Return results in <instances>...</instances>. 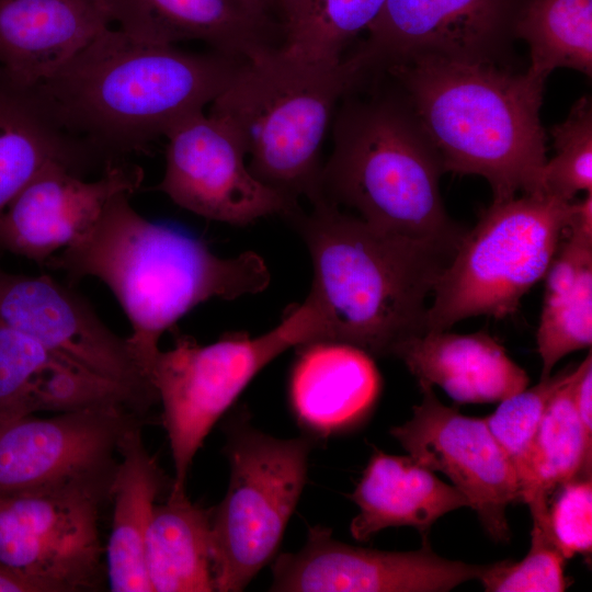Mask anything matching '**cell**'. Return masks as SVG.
<instances>
[{"instance_id": "cell-1", "label": "cell", "mask_w": 592, "mask_h": 592, "mask_svg": "<svg viewBox=\"0 0 592 592\" xmlns=\"http://www.w3.org/2000/svg\"><path fill=\"white\" fill-rule=\"evenodd\" d=\"M248 60L107 27L39 84L64 128L106 166L204 111Z\"/></svg>"}, {"instance_id": "cell-2", "label": "cell", "mask_w": 592, "mask_h": 592, "mask_svg": "<svg viewBox=\"0 0 592 592\" xmlns=\"http://www.w3.org/2000/svg\"><path fill=\"white\" fill-rule=\"evenodd\" d=\"M130 196H114L89 231L45 264L109 287L132 326L130 352L151 382L159 340L181 317L210 298L259 293L270 273L254 252L223 259L202 240L146 219Z\"/></svg>"}, {"instance_id": "cell-3", "label": "cell", "mask_w": 592, "mask_h": 592, "mask_svg": "<svg viewBox=\"0 0 592 592\" xmlns=\"http://www.w3.org/2000/svg\"><path fill=\"white\" fill-rule=\"evenodd\" d=\"M379 75L394 79L445 172L485 178L493 201L542 192L544 79L436 55L410 57Z\"/></svg>"}, {"instance_id": "cell-4", "label": "cell", "mask_w": 592, "mask_h": 592, "mask_svg": "<svg viewBox=\"0 0 592 592\" xmlns=\"http://www.w3.org/2000/svg\"><path fill=\"white\" fill-rule=\"evenodd\" d=\"M310 204L286 219L311 255L307 298L323 318L325 341L387 356L426 332L428 298L455 252L378 230L326 200Z\"/></svg>"}, {"instance_id": "cell-5", "label": "cell", "mask_w": 592, "mask_h": 592, "mask_svg": "<svg viewBox=\"0 0 592 592\" xmlns=\"http://www.w3.org/2000/svg\"><path fill=\"white\" fill-rule=\"evenodd\" d=\"M371 92L351 89L337 107L319 198L354 209L378 230L456 252L467 230L443 204L436 149L398 87Z\"/></svg>"}, {"instance_id": "cell-6", "label": "cell", "mask_w": 592, "mask_h": 592, "mask_svg": "<svg viewBox=\"0 0 592 592\" xmlns=\"http://www.w3.org/2000/svg\"><path fill=\"white\" fill-rule=\"evenodd\" d=\"M362 79L348 56L300 61L278 48L246 62L209 107L240 137L248 168L293 204L320 197V152L342 98Z\"/></svg>"}, {"instance_id": "cell-7", "label": "cell", "mask_w": 592, "mask_h": 592, "mask_svg": "<svg viewBox=\"0 0 592 592\" xmlns=\"http://www.w3.org/2000/svg\"><path fill=\"white\" fill-rule=\"evenodd\" d=\"M570 204L543 192L493 201L437 277L426 331L448 330L470 317L514 314L546 275Z\"/></svg>"}, {"instance_id": "cell-8", "label": "cell", "mask_w": 592, "mask_h": 592, "mask_svg": "<svg viewBox=\"0 0 592 592\" xmlns=\"http://www.w3.org/2000/svg\"><path fill=\"white\" fill-rule=\"evenodd\" d=\"M325 335L323 318L306 298L289 307L281 323L262 335L232 333L201 345L179 334L172 349L160 351L151 383L162 405L174 466L170 492H185L195 454L250 380L287 349L325 341Z\"/></svg>"}, {"instance_id": "cell-9", "label": "cell", "mask_w": 592, "mask_h": 592, "mask_svg": "<svg viewBox=\"0 0 592 592\" xmlns=\"http://www.w3.org/2000/svg\"><path fill=\"white\" fill-rule=\"evenodd\" d=\"M307 437L275 439L234 425L227 443L230 480L210 510L215 591H241L274 557L306 483Z\"/></svg>"}, {"instance_id": "cell-10", "label": "cell", "mask_w": 592, "mask_h": 592, "mask_svg": "<svg viewBox=\"0 0 592 592\" xmlns=\"http://www.w3.org/2000/svg\"><path fill=\"white\" fill-rule=\"evenodd\" d=\"M111 481L0 493V565L42 592L99 590L106 572L99 520Z\"/></svg>"}, {"instance_id": "cell-11", "label": "cell", "mask_w": 592, "mask_h": 592, "mask_svg": "<svg viewBox=\"0 0 592 592\" xmlns=\"http://www.w3.org/2000/svg\"><path fill=\"white\" fill-rule=\"evenodd\" d=\"M164 137L166 169L156 190L178 206L231 225L269 215L287 218L300 207L253 177L240 137L225 121L195 112Z\"/></svg>"}, {"instance_id": "cell-12", "label": "cell", "mask_w": 592, "mask_h": 592, "mask_svg": "<svg viewBox=\"0 0 592 592\" xmlns=\"http://www.w3.org/2000/svg\"><path fill=\"white\" fill-rule=\"evenodd\" d=\"M422 399L412 417L390 430L409 456L447 476L467 499L487 534L508 543L509 504L522 501L512 462L490 432L485 418L467 417L436 397L433 386L419 383Z\"/></svg>"}, {"instance_id": "cell-13", "label": "cell", "mask_w": 592, "mask_h": 592, "mask_svg": "<svg viewBox=\"0 0 592 592\" xmlns=\"http://www.w3.org/2000/svg\"><path fill=\"white\" fill-rule=\"evenodd\" d=\"M523 0H386L349 56L363 76L418 55L498 64Z\"/></svg>"}, {"instance_id": "cell-14", "label": "cell", "mask_w": 592, "mask_h": 592, "mask_svg": "<svg viewBox=\"0 0 592 592\" xmlns=\"http://www.w3.org/2000/svg\"><path fill=\"white\" fill-rule=\"evenodd\" d=\"M0 320L124 389L141 415L158 401L126 339L111 331L84 298L50 276L0 267Z\"/></svg>"}, {"instance_id": "cell-15", "label": "cell", "mask_w": 592, "mask_h": 592, "mask_svg": "<svg viewBox=\"0 0 592 592\" xmlns=\"http://www.w3.org/2000/svg\"><path fill=\"white\" fill-rule=\"evenodd\" d=\"M141 417L123 406L26 415L0 424V493L66 481H111L118 444Z\"/></svg>"}, {"instance_id": "cell-16", "label": "cell", "mask_w": 592, "mask_h": 592, "mask_svg": "<svg viewBox=\"0 0 592 592\" xmlns=\"http://www.w3.org/2000/svg\"><path fill=\"white\" fill-rule=\"evenodd\" d=\"M486 565L446 559L426 542L418 550L383 551L335 539L323 526L309 528L296 553L272 566V591L285 592H447L478 580Z\"/></svg>"}, {"instance_id": "cell-17", "label": "cell", "mask_w": 592, "mask_h": 592, "mask_svg": "<svg viewBox=\"0 0 592 592\" xmlns=\"http://www.w3.org/2000/svg\"><path fill=\"white\" fill-rule=\"evenodd\" d=\"M143 181L144 170L125 161L106 164L91 181L50 162L0 214V248L46 263L89 231L114 196L133 195Z\"/></svg>"}, {"instance_id": "cell-18", "label": "cell", "mask_w": 592, "mask_h": 592, "mask_svg": "<svg viewBox=\"0 0 592 592\" xmlns=\"http://www.w3.org/2000/svg\"><path fill=\"white\" fill-rule=\"evenodd\" d=\"M118 29L139 41H198L253 59L281 45L276 20L251 0H104Z\"/></svg>"}, {"instance_id": "cell-19", "label": "cell", "mask_w": 592, "mask_h": 592, "mask_svg": "<svg viewBox=\"0 0 592 592\" xmlns=\"http://www.w3.org/2000/svg\"><path fill=\"white\" fill-rule=\"evenodd\" d=\"M122 388L0 320V424L37 411L121 405Z\"/></svg>"}, {"instance_id": "cell-20", "label": "cell", "mask_w": 592, "mask_h": 592, "mask_svg": "<svg viewBox=\"0 0 592 592\" xmlns=\"http://www.w3.org/2000/svg\"><path fill=\"white\" fill-rule=\"evenodd\" d=\"M111 23L104 0H0V66L41 83Z\"/></svg>"}, {"instance_id": "cell-21", "label": "cell", "mask_w": 592, "mask_h": 592, "mask_svg": "<svg viewBox=\"0 0 592 592\" xmlns=\"http://www.w3.org/2000/svg\"><path fill=\"white\" fill-rule=\"evenodd\" d=\"M50 162L83 177L103 163L64 128L39 83L24 82L0 66V214Z\"/></svg>"}, {"instance_id": "cell-22", "label": "cell", "mask_w": 592, "mask_h": 592, "mask_svg": "<svg viewBox=\"0 0 592 592\" xmlns=\"http://www.w3.org/2000/svg\"><path fill=\"white\" fill-rule=\"evenodd\" d=\"M392 355L419 383L441 387L458 403L500 402L530 383L526 372L485 331H426L399 343Z\"/></svg>"}, {"instance_id": "cell-23", "label": "cell", "mask_w": 592, "mask_h": 592, "mask_svg": "<svg viewBox=\"0 0 592 592\" xmlns=\"http://www.w3.org/2000/svg\"><path fill=\"white\" fill-rule=\"evenodd\" d=\"M300 348L289 383L297 420L307 430L328 436L364 419L382 386L373 356L335 341H315Z\"/></svg>"}, {"instance_id": "cell-24", "label": "cell", "mask_w": 592, "mask_h": 592, "mask_svg": "<svg viewBox=\"0 0 592 592\" xmlns=\"http://www.w3.org/2000/svg\"><path fill=\"white\" fill-rule=\"evenodd\" d=\"M358 506L350 532L365 542L384 528L410 526L423 542L443 515L468 506L464 494L408 456L375 451L350 496Z\"/></svg>"}, {"instance_id": "cell-25", "label": "cell", "mask_w": 592, "mask_h": 592, "mask_svg": "<svg viewBox=\"0 0 592 592\" xmlns=\"http://www.w3.org/2000/svg\"><path fill=\"white\" fill-rule=\"evenodd\" d=\"M119 462L110 486L111 533L105 548L106 578L113 592H152L145 567V535L166 476L146 448L141 424L119 441Z\"/></svg>"}, {"instance_id": "cell-26", "label": "cell", "mask_w": 592, "mask_h": 592, "mask_svg": "<svg viewBox=\"0 0 592 592\" xmlns=\"http://www.w3.org/2000/svg\"><path fill=\"white\" fill-rule=\"evenodd\" d=\"M144 555L152 592L215 591L210 511L170 492L153 508Z\"/></svg>"}, {"instance_id": "cell-27", "label": "cell", "mask_w": 592, "mask_h": 592, "mask_svg": "<svg viewBox=\"0 0 592 592\" xmlns=\"http://www.w3.org/2000/svg\"><path fill=\"white\" fill-rule=\"evenodd\" d=\"M549 400L530 457V478L522 494L531 512L548 509L556 489L579 477H591L592 441L583 431L574 405V384L581 371Z\"/></svg>"}, {"instance_id": "cell-28", "label": "cell", "mask_w": 592, "mask_h": 592, "mask_svg": "<svg viewBox=\"0 0 592 592\" xmlns=\"http://www.w3.org/2000/svg\"><path fill=\"white\" fill-rule=\"evenodd\" d=\"M386 0H276L278 49L300 61L335 65L366 31Z\"/></svg>"}, {"instance_id": "cell-29", "label": "cell", "mask_w": 592, "mask_h": 592, "mask_svg": "<svg viewBox=\"0 0 592 592\" xmlns=\"http://www.w3.org/2000/svg\"><path fill=\"white\" fill-rule=\"evenodd\" d=\"M514 37L530 47L527 71L546 80L557 68L592 73V0H523Z\"/></svg>"}, {"instance_id": "cell-30", "label": "cell", "mask_w": 592, "mask_h": 592, "mask_svg": "<svg viewBox=\"0 0 592 592\" xmlns=\"http://www.w3.org/2000/svg\"><path fill=\"white\" fill-rule=\"evenodd\" d=\"M574 369L567 368L550 375L537 385L501 400L493 413L485 418L490 432L513 464L522 494L528 482L530 457L544 412L556 391L573 376Z\"/></svg>"}, {"instance_id": "cell-31", "label": "cell", "mask_w": 592, "mask_h": 592, "mask_svg": "<svg viewBox=\"0 0 592 592\" xmlns=\"http://www.w3.org/2000/svg\"><path fill=\"white\" fill-rule=\"evenodd\" d=\"M550 134L556 155L543 168L540 191L567 202L581 191L592 192L591 98L579 99Z\"/></svg>"}, {"instance_id": "cell-32", "label": "cell", "mask_w": 592, "mask_h": 592, "mask_svg": "<svg viewBox=\"0 0 592 592\" xmlns=\"http://www.w3.org/2000/svg\"><path fill=\"white\" fill-rule=\"evenodd\" d=\"M592 344V266L585 269L574 287L544 300L536 332L542 361L540 379L548 378L556 364L569 353Z\"/></svg>"}, {"instance_id": "cell-33", "label": "cell", "mask_w": 592, "mask_h": 592, "mask_svg": "<svg viewBox=\"0 0 592 592\" xmlns=\"http://www.w3.org/2000/svg\"><path fill=\"white\" fill-rule=\"evenodd\" d=\"M531 546L519 561L486 565L478 580L487 592H562L569 584L566 558L550 531L548 516L532 517Z\"/></svg>"}, {"instance_id": "cell-34", "label": "cell", "mask_w": 592, "mask_h": 592, "mask_svg": "<svg viewBox=\"0 0 592 592\" xmlns=\"http://www.w3.org/2000/svg\"><path fill=\"white\" fill-rule=\"evenodd\" d=\"M548 502V521L554 539L566 559L588 557L592 551V480L572 479L556 489Z\"/></svg>"}, {"instance_id": "cell-35", "label": "cell", "mask_w": 592, "mask_h": 592, "mask_svg": "<svg viewBox=\"0 0 592 592\" xmlns=\"http://www.w3.org/2000/svg\"><path fill=\"white\" fill-rule=\"evenodd\" d=\"M0 592H42L32 581L0 565Z\"/></svg>"}, {"instance_id": "cell-36", "label": "cell", "mask_w": 592, "mask_h": 592, "mask_svg": "<svg viewBox=\"0 0 592 592\" xmlns=\"http://www.w3.org/2000/svg\"><path fill=\"white\" fill-rule=\"evenodd\" d=\"M272 15L276 0H251Z\"/></svg>"}]
</instances>
